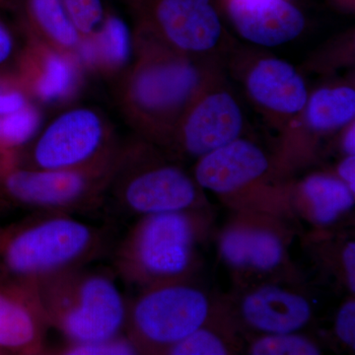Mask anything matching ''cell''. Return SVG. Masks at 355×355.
<instances>
[{
    "label": "cell",
    "mask_w": 355,
    "mask_h": 355,
    "mask_svg": "<svg viewBox=\"0 0 355 355\" xmlns=\"http://www.w3.org/2000/svg\"><path fill=\"white\" fill-rule=\"evenodd\" d=\"M340 263L345 275V284L352 294L355 291V243L347 242L340 254Z\"/></svg>",
    "instance_id": "30"
},
{
    "label": "cell",
    "mask_w": 355,
    "mask_h": 355,
    "mask_svg": "<svg viewBox=\"0 0 355 355\" xmlns=\"http://www.w3.org/2000/svg\"><path fill=\"white\" fill-rule=\"evenodd\" d=\"M17 13L24 34L79 58L83 36L60 0H22Z\"/></svg>",
    "instance_id": "18"
},
{
    "label": "cell",
    "mask_w": 355,
    "mask_h": 355,
    "mask_svg": "<svg viewBox=\"0 0 355 355\" xmlns=\"http://www.w3.org/2000/svg\"><path fill=\"white\" fill-rule=\"evenodd\" d=\"M239 315L248 327L265 335L287 334L307 326L313 309L302 294L275 284H263L244 294Z\"/></svg>",
    "instance_id": "15"
},
{
    "label": "cell",
    "mask_w": 355,
    "mask_h": 355,
    "mask_svg": "<svg viewBox=\"0 0 355 355\" xmlns=\"http://www.w3.org/2000/svg\"><path fill=\"white\" fill-rule=\"evenodd\" d=\"M336 335L350 349H355V302L354 298L345 301L336 316Z\"/></svg>",
    "instance_id": "28"
},
{
    "label": "cell",
    "mask_w": 355,
    "mask_h": 355,
    "mask_svg": "<svg viewBox=\"0 0 355 355\" xmlns=\"http://www.w3.org/2000/svg\"><path fill=\"white\" fill-rule=\"evenodd\" d=\"M242 128L239 105L228 93L218 92L198 103L180 127L174 128L171 137L184 153L202 157L239 139Z\"/></svg>",
    "instance_id": "11"
},
{
    "label": "cell",
    "mask_w": 355,
    "mask_h": 355,
    "mask_svg": "<svg viewBox=\"0 0 355 355\" xmlns=\"http://www.w3.org/2000/svg\"><path fill=\"white\" fill-rule=\"evenodd\" d=\"M1 159H2V157H1V153H0V161H1Z\"/></svg>",
    "instance_id": "34"
},
{
    "label": "cell",
    "mask_w": 355,
    "mask_h": 355,
    "mask_svg": "<svg viewBox=\"0 0 355 355\" xmlns=\"http://www.w3.org/2000/svg\"><path fill=\"white\" fill-rule=\"evenodd\" d=\"M207 226L200 209L142 216L116 251V268L125 282L142 289L187 280Z\"/></svg>",
    "instance_id": "2"
},
{
    "label": "cell",
    "mask_w": 355,
    "mask_h": 355,
    "mask_svg": "<svg viewBox=\"0 0 355 355\" xmlns=\"http://www.w3.org/2000/svg\"><path fill=\"white\" fill-rule=\"evenodd\" d=\"M32 99L13 69L0 71V118L22 109Z\"/></svg>",
    "instance_id": "27"
},
{
    "label": "cell",
    "mask_w": 355,
    "mask_h": 355,
    "mask_svg": "<svg viewBox=\"0 0 355 355\" xmlns=\"http://www.w3.org/2000/svg\"><path fill=\"white\" fill-rule=\"evenodd\" d=\"M26 167L84 169L112 162L120 156L114 128L102 112L76 107L58 114L31 142Z\"/></svg>",
    "instance_id": "6"
},
{
    "label": "cell",
    "mask_w": 355,
    "mask_h": 355,
    "mask_svg": "<svg viewBox=\"0 0 355 355\" xmlns=\"http://www.w3.org/2000/svg\"><path fill=\"white\" fill-rule=\"evenodd\" d=\"M121 155V153L112 162L84 169L9 166L0 170V198L26 207L64 214L89 209L102 202L111 189Z\"/></svg>",
    "instance_id": "7"
},
{
    "label": "cell",
    "mask_w": 355,
    "mask_h": 355,
    "mask_svg": "<svg viewBox=\"0 0 355 355\" xmlns=\"http://www.w3.org/2000/svg\"><path fill=\"white\" fill-rule=\"evenodd\" d=\"M41 111L35 102L0 118V153L2 157L18 161L28 144L42 128Z\"/></svg>",
    "instance_id": "23"
},
{
    "label": "cell",
    "mask_w": 355,
    "mask_h": 355,
    "mask_svg": "<svg viewBox=\"0 0 355 355\" xmlns=\"http://www.w3.org/2000/svg\"><path fill=\"white\" fill-rule=\"evenodd\" d=\"M268 167L260 147L237 139L202 156L196 166L195 181L216 195L232 197L263 177Z\"/></svg>",
    "instance_id": "13"
},
{
    "label": "cell",
    "mask_w": 355,
    "mask_h": 355,
    "mask_svg": "<svg viewBox=\"0 0 355 355\" xmlns=\"http://www.w3.org/2000/svg\"><path fill=\"white\" fill-rule=\"evenodd\" d=\"M200 74L167 51L142 46L119 88V104L130 123L155 137H171L178 112L191 99Z\"/></svg>",
    "instance_id": "4"
},
{
    "label": "cell",
    "mask_w": 355,
    "mask_h": 355,
    "mask_svg": "<svg viewBox=\"0 0 355 355\" xmlns=\"http://www.w3.org/2000/svg\"><path fill=\"white\" fill-rule=\"evenodd\" d=\"M111 188L123 209L140 216L202 209L200 187L174 165L144 163L135 151H121Z\"/></svg>",
    "instance_id": "8"
},
{
    "label": "cell",
    "mask_w": 355,
    "mask_h": 355,
    "mask_svg": "<svg viewBox=\"0 0 355 355\" xmlns=\"http://www.w3.org/2000/svg\"><path fill=\"white\" fill-rule=\"evenodd\" d=\"M46 327L35 284L0 279V354H42Z\"/></svg>",
    "instance_id": "12"
},
{
    "label": "cell",
    "mask_w": 355,
    "mask_h": 355,
    "mask_svg": "<svg viewBox=\"0 0 355 355\" xmlns=\"http://www.w3.org/2000/svg\"><path fill=\"white\" fill-rule=\"evenodd\" d=\"M151 16L158 34L178 50L209 51L220 39V20L210 0H157Z\"/></svg>",
    "instance_id": "14"
},
{
    "label": "cell",
    "mask_w": 355,
    "mask_h": 355,
    "mask_svg": "<svg viewBox=\"0 0 355 355\" xmlns=\"http://www.w3.org/2000/svg\"><path fill=\"white\" fill-rule=\"evenodd\" d=\"M292 202L314 225L329 226L352 209L354 193L338 177L315 174L300 184Z\"/></svg>",
    "instance_id": "20"
},
{
    "label": "cell",
    "mask_w": 355,
    "mask_h": 355,
    "mask_svg": "<svg viewBox=\"0 0 355 355\" xmlns=\"http://www.w3.org/2000/svg\"><path fill=\"white\" fill-rule=\"evenodd\" d=\"M248 354L253 355H319L316 343L296 333L268 334L256 338Z\"/></svg>",
    "instance_id": "24"
},
{
    "label": "cell",
    "mask_w": 355,
    "mask_h": 355,
    "mask_svg": "<svg viewBox=\"0 0 355 355\" xmlns=\"http://www.w3.org/2000/svg\"><path fill=\"white\" fill-rule=\"evenodd\" d=\"M102 235L98 229L55 211L0 229V279L35 284L80 268L99 253Z\"/></svg>",
    "instance_id": "1"
},
{
    "label": "cell",
    "mask_w": 355,
    "mask_h": 355,
    "mask_svg": "<svg viewBox=\"0 0 355 355\" xmlns=\"http://www.w3.org/2000/svg\"><path fill=\"white\" fill-rule=\"evenodd\" d=\"M232 318L226 311L216 310L198 329L168 350L172 355H227L240 349Z\"/></svg>",
    "instance_id": "21"
},
{
    "label": "cell",
    "mask_w": 355,
    "mask_h": 355,
    "mask_svg": "<svg viewBox=\"0 0 355 355\" xmlns=\"http://www.w3.org/2000/svg\"><path fill=\"white\" fill-rule=\"evenodd\" d=\"M22 0H0V8L8 9V10L17 12Z\"/></svg>",
    "instance_id": "33"
},
{
    "label": "cell",
    "mask_w": 355,
    "mask_h": 355,
    "mask_svg": "<svg viewBox=\"0 0 355 355\" xmlns=\"http://www.w3.org/2000/svg\"><path fill=\"white\" fill-rule=\"evenodd\" d=\"M214 306L209 296L188 280L142 289L127 308V336L139 354H167L198 330Z\"/></svg>",
    "instance_id": "5"
},
{
    "label": "cell",
    "mask_w": 355,
    "mask_h": 355,
    "mask_svg": "<svg viewBox=\"0 0 355 355\" xmlns=\"http://www.w3.org/2000/svg\"><path fill=\"white\" fill-rule=\"evenodd\" d=\"M306 105V119L310 128L318 132H328L354 120L355 91L347 86L320 89Z\"/></svg>",
    "instance_id": "22"
},
{
    "label": "cell",
    "mask_w": 355,
    "mask_h": 355,
    "mask_svg": "<svg viewBox=\"0 0 355 355\" xmlns=\"http://www.w3.org/2000/svg\"><path fill=\"white\" fill-rule=\"evenodd\" d=\"M280 225L272 212L242 211L221 234L222 259L237 272H279L287 260L286 233Z\"/></svg>",
    "instance_id": "9"
},
{
    "label": "cell",
    "mask_w": 355,
    "mask_h": 355,
    "mask_svg": "<svg viewBox=\"0 0 355 355\" xmlns=\"http://www.w3.org/2000/svg\"><path fill=\"white\" fill-rule=\"evenodd\" d=\"M338 178L355 193V157L347 155L338 167Z\"/></svg>",
    "instance_id": "31"
},
{
    "label": "cell",
    "mask_w": 355,
    "mask_h": 355,
    "mask_svg": "<svg viewBox=\"0 0 355 355\" xmlns=\"http://www.w3.org/2000/svg\"><path fill=\"white\" fill-rule=\"evenodd\" d=\"M228 9L243 38L261 46L288 43L304 29V16L286 0H231Z\"/></svg>",
    "instance_id": "16"
},
{
    "label": "cell",
    "mask_w": 355,
    "mask_h": 355,
    "mask_svg": "<svg viewBox=\"0 0 355 355\" xmlns=\"http://www.w3.org/2000/svg\"><path fill=\"white\" fill-rule=\"evenodd\" d=\"M60 354L67 355H130L139 354L127 336L86 343H69Z\"/></svg>",
    "instance_id": "26"
},
{
    "label": "cell",
    "mask_w": 355,
    "mask_h": 355,
    "mask_svg": "<svg viewBox=\"0 0 355 355\" xmlns=\"http://www.w3.org/2000/svg\"><path fill=\"white\" fill-rule=\"evenodd\" d=\"M33 102L57 104L73 99L83 88L80 60L25 34L13 67Z\"/></svg>",
    "instance_id": "10"
},
{
    "label": "cell",
    "mask_w": 355,
    "mask_h": 355,
    "mask_svg": "<svg viewBox=\"0 0 355 355\" xmlns=\"http://www.w3.org/2000/svg\"><path fill=\"white\" fill-rule=\"evenodd\" d=\"M21 46L15 33L0 18V71L13 69Z\"/></svg>",
    "instance_id": "29"
},
{
    "label": "cell",
    "mask_w": 355,
    "mask_h": 355,
    "mask_svg": "<svg viewBox=\"0 0 355 355\" xmlns=\"http://www.w3.org/2000/svg\"><path fill=\"white\" fill-rule=\"evenodd\" d=\"M49 327L69 343H86L120 336L128 306L116 282L104 272L80 268L35 284Z\"/></svg>",
    "instance_id": "3"
},
{
    "label": "cell",
    "mask_w": 355,
    "mask_h": 355,
    "mask_svg": "<svg viewBox=\"0 0 355 355\" xmlns=\"http://www.w3.org/2000/svg\"><path fill=\"white\" fill-rule=\"evenodd\" d=\"M248 89L259 104L277 113H297L307 104L304 80L284 60L259 62L248 77Z\"/></svg>",
    "instance_id": "17"
},
{
    "label": "cell",
    "mask_w": 355,
    "mask_h": 355,
    "mask_svg": "<svg viewBox=\"0 0 355 355\" xmlns=\"http://www.w3.org/2000/svg\"><path fill=\"white\" fill-rule=\"evenodd\" d=\"M343 147L347 155H354L355 153V130L354 125L347 130L343 137Z\"/></svg>",
    "instance_id": "32"
},
{
    "label": "cell",
    "mask_w": 355,
    "mask_h": 355,
    "mask_svg": "<svg viewBox=\"0 0 355 355\" xmlns=\"http://www.w3.org/2000/svg\"><path fill=\"white\" fill-rule=\"evenodd\" d=\"M132 51V34L128 25L108 10L99 28L84 37L79 60L86 71L112 77L127 67Z\"/></svg>",
    "instance_id": "19"
},
{
    "label": "cell",
    "mask_w": 355,
    "mask_h": 355,
    "mask_svg": "<svg viewBox=\"0 0 355 355\" xmlns=\"http://www.w3.org/2000/svg\"></svg>",
    "instance_id": "35"
},
{
    "label": "cell",
    "mask_w": 355,
    "mask_h": 355,
    "mask_svg": "<svg viewBox=\"0 0 355 355\" xmlns=\"http://www.w3.org/2000/svg\"><path fill=\"white\" fill-rule=\"evenodd\" d=\"M60 2L83 38L99 28L108 11L103 0H60Z\"/></svg>",
    "instance_id": "25"
}]
</instances>
